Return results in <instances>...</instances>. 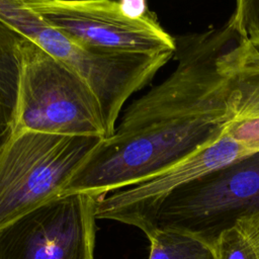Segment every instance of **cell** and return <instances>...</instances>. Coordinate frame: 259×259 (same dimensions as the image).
<instances>
[{"label": "cell", "mask_w": 259, "mask_h": 259, "mask_svg": "<svg viewBox=\"0 0 259 259\" xmlns=\"http://www.w3.org/2000/svg\"><path fill=\"white\" fill-rule=\"evenodd\" d=\"M235 114L230 98L198 87L147 99L98 142L62 194L100 197L156 176L219 140Z\"/></svg>", "instance_id": "1"}, {"label": "cell", "mask_w": 259, "mask_h": 259, "mask_svg": "<svg viewBox=\"0 0 259 259\" xmlns=\"http://www.w3.org/2000/svg\"><path fill=\"white\" fill-rule=\"evenodd\" d=\"M9 132L108 137L100 101L90 85L67 64L23 36Z\"/></svg>", "instance_id": "2"}, {"label": "cell", "mask_w": 259, "mask_h": 259, "mask_svg": "<svg viewBox=\"0 0 259 259\" xmlns=\"http://www.w3.org/2000/svg\"><path fill=\"white\" fill-rule=\"evenodd\" d=\"M259 212V151L207 172L171 191L137 228L192 234L209 245L224 231Z\"/></svg>", "instance_id": "3"}, {"label": "cell", "mask_w": 259, "mask_h": 259, "mask_svg": "<svg viewBox=\"0 0 259 259\" xmlns=\"http://www.w3.org/2000/svg\"><path fill=\"white\" fill-rule=\"evenodd\" d=\"M100 140L34 131L9 132L0 146V228L60 196Z\"/></svg>", "instance_id": "4"}, {"label": "cell", "mask_w": 259, "mask_h": 259, "mask_svg": "<svg viewBox=\"0 0 259 259\" xmlns=\"http://www.w3.org/2000/svg\"><path fill=\"white\" fill-rule=\"evenodd\" d=\"M4 20L67 64L90 85L100 101L108 137L114 133L126 101L151 83L175 54L107 55L86 50L42 22L20 0L11 4Z\"/></svg>", "instance_id": "5"}, {"label": "cell", "mask_w": 259, "mask_h": 259, "mask_svg": "<svg viewBox=\"0 0 259 259\" xmlns=\"http://www.w3.org/2000/svg\"><path fill=\"white\" fill-rule=\"evenodd\" d=\"M42 22L78 46L107 55L175 53L176 38L150 10L116 0H20Z\"/></svg>", "instance_id": "6"}, {"label": "cell", "mask_w": 259, "mask_h": 259, "mask_svg": "<svg viewBox=\"0 0 259 259\" xmlns=\"http://www.w3.org/2000/svg\"><path fill=\"white\" fill-rule=\"evenodd\" d=\"M61 194L0 228V259H94L96 203Z\"/></svg>", "instance_id": "7"}, {"label": "cell", "mask_w": 259, "mask_h": 259, "mask_svg": "<svg viewBox=\"0 0 259 259\" xmlns=\"http://www.w3.org/2000/svg\"><path fill=\"white\" fill-rule=\"evenodd\" d=\"M251 153L253 152L247 150L226 131L212 144L160 174L100 196L96 203V219L117 221L137 227L174 189Z\"/></svg>", "instance_id": "8"}, {"label": "cell", "mask_w": 259, "mask_h": 259, "mask_svg": "<svg viewBox=\"0 0 259 259\" xmlns=\"http://www.w3.org/2000/svg\"><path fill=\"white\" fill-rule=\"evenodd\" d=\"M23 36L14 26L0 18V123L8 131L17 90L18 46Z\"/></svg>", "instance_id": "9"}, {"label": "cell", "mask_w": 259, "mask_h": 259, "mask_svg": "<svg viewBox=\"0 0 259 259\" xmlns=\"http://www.w3.org/2000/svg\"><path fill=\"white\" fill-rule=\"evenodd\" d=\"M147 237L149 259H214L211 246L187 232L155 229Z\"/></svg>", "instance_id": "10"}, {"label": "cell", "mask_w": 259, "mask_h": 259, "mask_svg": "<svg viewBox=\"0 0 259 259\" xmlns=\"http://www.w3.org/2000/svg\"><path fill=\"white\" fill-rule=\"evenodd\" d=\"M218 64L227 75L259 73V33L238 40L220 57Z\"/></svg>", "instance_id": "11"}, {"label": "cell", "mask_w": 259, "mask_h": 259, "mask_svg": "<svg viewBox=\"0 0 259 259\" xmlns=\"http://www.w3.org/2000/svg\"><path fill=\"white\" fill-rule=\"evenodd\" d=\"M210 246L214 259H259L250 239L238 225L221 233Z\"/></svg>", "instance_id": "12"}, {"label": "cell", "mask_w": 259, "mask_h": 259, "mask_svg": "<svg viewBox=\"0 0 259 259\" xmlns=\"http://www.w3.org/2000/svg\"><path fill=\"white\" fill-rule=\"evenodd\" d=\"M238 89L235 119L259 117V73L231 75Z\"/></svg>", "instance_id": "13"}, {"label": "cell", "mask_w": 259, "mask_h": 259, "mask_svg": "<svg viewBox=\"0 0 259 259\" xmlns=\"http://www.w3.org/2000/svg\"><path fill=\"white\" fill-rule=\"evenodd\" d=\"M227 23L237 40L259 33V0H235L234 11Z\"/></svg>", "instance_id": "14"}, {"label": "cell", "mask_w": 259, "mask_h": 259, "mask_svg": "<svg viewBox=\"0 0 259 259\" xmlns=\"http://www.w3.org/2000/svg\"><path fill=\"white\" fill-rule=\"evenodd\" d=\"M227 133L250 152L259 151V117L234 119Z\"/></svg>", "instance_id": "15"}, {"label": "cell", "mask_w": 259, "mask_h": 259, "mask_svg": "<svg viewBox=\"0 0 259 259\" xmlns=\"http://www.w3.org/2000/svg\"><path fill=\"white\" fill-rule=\"evenodd\" d=\"M237 225L248 236L259 256V212L239 221Z\"/></svg>", "instance_id": "16"}, {"label": "cell", "mask_w": 259, "mask_h": 259, "mask_svg": "<svg viewBox=\"0 0 259 259\" xmlns=\"http://www.w3.org/2000/svg\"><path fill=\"white\" fill-rule=\"evenodd\" d=\"M9 134V131L5 127V126H3L1 123H0V146H1V144H2V142L4 141V139L6 138V136Z\"/></svg>", "instance_id": "17"}]
</instances>
